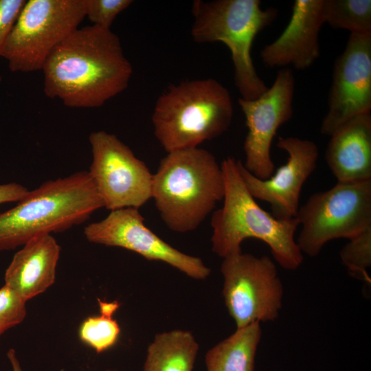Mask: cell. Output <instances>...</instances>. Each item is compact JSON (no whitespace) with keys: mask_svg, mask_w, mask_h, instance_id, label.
I'll return each instance as SVG.
<instances>
[{"mask_svg":"<svg viewBox=\"0 0 371 371\" xmlns=\"http://www.w3.org/2000/svg\"><path fill=\"white\" fill-rule=\"evenodd\" d=\"M43 90L69 107L97 108L128 87L133 68L111 29L78 28L51 53L42 69Z\"/></svg>","mask_w":371,"mask_h":371,"instance_id":"1","label":"cell"},{"mask_svg":"<svg viewBox=\"0 0 371 371\" xmlns=\"http://www.w3.org/2000/svg\"><path fill=\"white\" fill-rule=\"evenodd\" d=\"M221 166L225 192L223 206L211 218L212 251L224 258L241 252L245 240L256 238L267 245L273 259L284 269H297L304 260L295 238L297 218H278L263 210L247 190L238 160L229 157Z\"/></svg>","mask_w":371,"mask_h":371,"instance_id":"2","label":"cell"},{"mask_svg":"<svg viewBox=\"0 0 371 371\" xmlns=\"http://www.w3.org/2000/svg\"><path fill=\"white\" fill-rule=\"evenodd\" d=\"M224 192L221 166L203 148L168 153L153 174L151 198L161 220L175 232L196 229Z\"/></svg>","mask_w":371,"mask_h":371,"instance_id":"3","label":"cell"},{"mask_svg":"<svg viewBox=\"0 0 371 371\" xmlns=\"http://www.w3.org/2000/svg\"><path fill=\"white\" fill-rule=\"evenodd\" d=\"M101 207L88 171L45 181L16 206L0 213V251L16 249L41 235L64 232Z\"/></svg>","mask_w":371,"mask_h":371,"instance_id":"4","label":"cell"},{"mask_svg":"<svg viewBox=\"0 0 371 371\" xmlns=\"http://www.w3.org/2000/svg\"><path fill=\"white\" fill-rule=\"evenodd\" d=\"M234 115L228 89L213 78L181 82L170 87L156 102L154 134L168 153L199 148L229 128Z\"/></svg>","mask_w":371,"mask_h":371,"instance_id":"5","label":"cell"},{"mask_svg":"<svg viewBox=\"0 0 371 371\" xmlns=\"http://www.w3.org/2000/svg\"><path fill=\"white\" fill-rule=\"evenodd\" d=\"M192 13L194 42H221L230 50L240 98L252 100L263 94L268 87L256 71L251 49L256 35L276 20L278 10L262 9L259 0H195Z\"/></svg>","mask_w":371,"mask_h":371,"instance_id":"6","label":"cell"},{"mask_svg":"<svg viewBox=\"0 0 371 371\" xmlns=\"http://www.w3.org/2000/svg\"><path fill=\"white\" fill-rule=\"evenodd\" d=\"M296 218L301 226L296 241L302 254L315 257L329 241L351 239L371 227V181L337 182L314 193Z\"/></svg>","mask_w":371,"mask_h":371,"instance_id":"7","label":"cell"},{"mask_svg":"<svg viewBox=\"0 0 371 371\" xmlns=\"http://www.w3.org/2000/svg\"><path fill=\"white\" fill-rule=\"evenodd\" d=\"M85 17L82 0L26 1L1 57L14 72L42 70L53 50Z\"/></svg>","mask_w":371,"mask_h":371,"instance_id":"8","label":"cell"},{"mask_svg":"<svg viewBox=\"0 0 371 371\" xmlns=\"http://www.w3.org/2000/svg\"><path fill=\"white\" fill-rule=\"evenodd\" d=\"M221 272L224 302L236 328L278 317L283 286L271 258L234 254L223 258Z\"/></svg>","mask_w":371,"mask_h":371,"instance_id":"9","label":"cell"},{"mask_svg":"<svg viewBox=\"0 0 371 371\" xmlns=\"http://www.w3.org/2000/svg\"><path fill=\"white\" fill-rule=\"evenodd\" d=\"M89 139L93 160L88 172L104 207L139 209L151 199L153 174L128 146L104 131Z\"/></svg>","mask_w":371,"mask_h":371,"instance_id":"10","label":"cell"},{"mask_svg":"<svg viewBox=\"0 0 371 371\" xmlns=\"http://www.w3.org/2000/svg\"><path fill=\"white\" fill-rule=\"evenodd\" d=\"M84 234L91 243L124 248L148 260L164 262L194 280H205L211 273L200 258L177 249L152 232L137 208L112 210L102 221L87 225Z\"/></svg>","mask_w":371,"mask_h":371,"instance_id":"11","label":"cell"},{"mask_svg":"<svg viewBox=\"0 0 371 371\" xmlns=\"http://www.w3.org/2000/svg\"><path fill=\"white\" fill-rule=\"evenodd\" d=\"M295 78L289 68L278 71L272 85L259 98L238 99L248 132L244 142V167L260 179L269 178L275 172L271 147L280 126L293 116Z\"/></svg>","mask_w":371,"mask_h":371,"instance_id":"12","label":"cell"},{"mask_svg":"<svg viewBox=\"0 0 371 371\" xmlns=\"http://www.w3.org/2000/svg\"><path fill=\"white\" fill-rule=\"evenodd\" d=\"M371 111V34H350L335 62L328 111L320 132L330 136L349 120Z\"/></svg>","mask_w":371,"mask_h":371,"instance_id":"13","label":"cell"},{"mask_svg":"<svg viewBox=\"0 0 371 371\" xmlns=\"http://www.w3.org/2000/svg\"><path fill=\"white\" fill-rule=\"evenodd\" d=\"M277 147L288 154L287 161L268 179L250 173L238 160L243 180L255 199L269 203L273 215L280 219L296 218L302 187L317 166L319 150L309 139L279 137Z\"/></svg>","mask_w":371,"mask_h":371,"instance_id":"14","label":"cell"},{"mask_svg":"<svg viewBox=\"0 0 371 371\" xmlns=\"http://www.w3.org/2000/svg\"><path fill=\"white\" fill-rule=\"evenodd\" d=\"M324 0H295L282 33L260 52L269 67L293 66L303 70L319 57V34L324 21Z\"/></svg>","mask_w":371,"mask_h":371,"instance_id":"15","label":"cell"},{"mask_svg":"<svg viewBox=\"0 0 371 371\" xmlns=\"http://www.w3.org/2000/svg\"><path fill=\"white\" fill-rule=\"evenodd\" d=\"M330 137L325 159L337 182L371 181V113L349 120Z\"/></svg>","mask_w":371,"mask_h":371,"instance_id":"16","label":"cell"},{"mask_svg":"<svg viewBox=\"0 0 371 371\" xmlns=\"http://www.w3.org/2000/svg\"><path fill=\"white\" fill-rule=\"evenodd\" d=\"M60 247L51 234L32 238L13 256L5 270V285L27 301L55 282Z\"/></svg>","mask_w":371,"mask_h":371,"instance_id":"17","label":"cell"},{"mask_svg":"<svg viewBox=\"0 0 371 371\" xmlns=\"http://www.w3.org/2000/svg\"><path fill=\"white\" fill-rule=\"evenodd\" d=\"M262 336L260 323L236 328L205 354L206 371H254Z\"/></svg>","mask_w":371,"mask_h":371,"instance_id":"18","label":"cell"},{"mask_svg":"<svg viewBox=\"0 0 371 371\" xmlns=\"http://www.w3.org/2000/svg\"><path fill=\"white\" fill-rule=\"evenodd\" d=\"M199 349L189 330L158 333L147 348L143 371H192Z\"/></svg>","mask_w":371,"mask_h":371,"instance_id":"19","label":"cell"},{"mask_svg":"<svg viewBox=\"0 0 371 371\" xmlns=\"http://www.w3.org/2000/svg\"><path fill=\"white\" fill-rule=\"evenodd\" d=\"M98 300L100 315L86 318L79 327L78 336L82 342L101 353L113 347L119 339L120 327L113 316L120 303Z\"/></svg>","mask_w":371,"mask_h":371,"instance_id":"20","label":"cell"},{"mask_svg":"<svg viewBox=\"0 0 371 371\" xmlns=\"http://www.w3.org/2000/svg\"><path fill=\"white\" fill-rule=\"evenodd\" d=\"M324 21L350 34H371L370 0H324Z\"/></svg>","mask_w":371,"mask_h":371,"instance_id":"21","label":"cell"},{"mask_svg":"<svg viewBox=\"0 0 371 371\" xmlns=\"http://www.w3.org/2000/svg\"><path fill=\"white\" fill-rule=\"evenodd\" d=\"M339 256L351 275L370 283L367 270L371 266V227L349 239Z\"/></svg>","mask_w":371,"mask_h":371,"instance_id":"22","label":"cell"},{"mask_svg":"<svg viewBox=\"0 0 371 371\" xmlns=\"http://www.w3.org/2000/svg\"><path fill=\"white\" fill-rule=\"evenodd\" d=\"M26 301L6 285L0 288V338L25 318Z\"/></svg>","mask_w":371,"mask_h":371,"instance_id":"23","label":"cell"},{"mask_svg":"<svg viewBox=\"0 0 371 371\" xmlns=\"http://www.w3.org/2000/svg\"><path fill=\"white\" fill-rule=\"evenodd\" d=\"M85 16L92 25L111 29L117 16L126 10L131 0H82Z\"/></svg>","mask_w":371,"mask_h":371,"instance_id":"24","label":"cell"},{"mask_svg":"<svg viewBox=\"0 0 371 371\" xmlns=\"http://www.w3.org/2000/svg\"><path fill=\"white\" fill-rule=\"evenodd\" d=\"M26 1L0 0V57L11 30Z\"/></svg>","mask_w":371,"mask_h":371,"instance_id":"25","label":"cell"},{"mask_svg":"<svg viewBox=\"0 0 371 371\" xmlns=\"http://www.w3.org/2000/svg\"><path fill=\"white\" fill-rule=\"evenodd\" d=\"M30 190L17 183L0 184V205L5 203L19 202Z\"/></svg>","mask_w":371,"mask_h":371,"instance_id":"26","label":"cell"},{"mask_svg":"<svg viewBox=\"0 0 371 371\" xmlns=\"http://www.w3.org/2000/svg\"><path fill=\"white\" fill-rule=\"evenodd\" d=\"M7 357L12 366V371H23L14 349L10 348L8 350Z\"/></svg>","mask_w":371,"mask_h":371,"instance_id":"27","label":"cell"},{"mask_svg":"<svg viewBox=\"0 0 371 371\" xmlns=\"http://www.w3.org/2000/svg\"><path fill=\"white\" fill-rule=\"evenodd\" d=\"M104 371H119V370H106Z\"/></svg>","mask_w":371,"mask_h":371,"instance_id":"28","label":"cell"}]
</instances>
